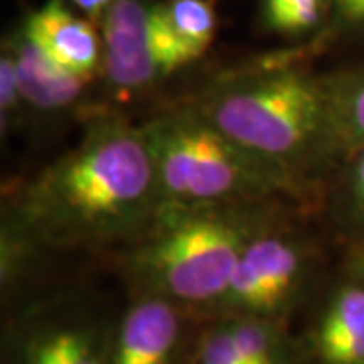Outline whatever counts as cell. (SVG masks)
Wrapping results in <instances>:
<instances>
[{
    "mask_svg": "<svg viewBox=\"0 0 364 364\" xmlns=\"http://www.w3.org/2000/svg\"><path fill=\"white\" fill-rule=\"evenodd\" d=\"M162 207L142 124L119 112H93L69 152L4 198L2 296H13L41 253L126 247L154 225Z\"/></svg>",
    "mask_w": 364,
    "mask_h": 364,
    "instance_id": "6da1fadb",
    "label": "cell"
},
{
    "mask_svg": "<svg viewBox=\"0 0 364 364\" xmlns=\"http://www.w3.org/2000/svg\"><path fill=\"white\" fill-rule=\"evenodd\" d=\"M294 47L208 81L191 104L253 154L308 188L336 174L338 158L324 73Z\"/></svg>",
    "mask_w": 364,
    "mask_h": 364,
    "instance_id": "7a4b0ae2",
    "label": "cell"
},
{
    "mask_svg": "<svg viewBox=\"0 0 364 364\" xmlns=\"http://www.w3.org/2000/svg\"><path fill=\"white\" fill-rule=\"evenodd\" d=\"M286 203L164 205L154 225L122 247L128 296H156L200 320L213 318L245 247L286 217Z\"/></svg>",
    "mask_w": 364,
    "mask_h": 364,
    "instance_id": "3957f363",
    "label": "cell"
},
{
    "mask_svg": "<svg viewBox=\"0 0 364 364\" xmlns=\"http://www.w3.org/2000/svg\"><path fill=\"white\" fill-rule=\"evenodd\" d=\"M164 205H213L314 193L286 170L217 130L191 102L142 122Z\"/></svg>",
    "mask_w": 364,
    "mask_h": 364,
    "instance_id": "277c9868",
    "label": "cell"
},
{
    "mask_svg": "<svg viewBox=\"0 0 364 364\" xmlns=\"http://www.w3.org/2000/svg\"><path fill=\"white\" fill-rule=\"evenodd\" d=\"M119 312L77 289L26 298L2 322V364H109Z\"/></svg>",
    "mask_w": 364,
    "mask_h": 364,
    "instance_id": "5b68a950",
    "label": "cell"
},
{
    "mask_svg": "<svg viewBox=\"0 0 364 364\" xmlns=\"http://www.w3.org/2000/svg\"><path fill=\"white\" fill-rule=\"evenodd\" d=\"M316 269V249L284 217L245 247L213 318L251 316L287 324L310 296Z\"/></svg>",
    "mask_w": 364,
    "mask_h": 364,
    "instance_id": "8992f818",
    "label": "cell"
},
{
    "mask_svg": "<svg viewBox=\"0 0 364 364\" xmlns=\"http://www.w3.org/2000/svg\"><path fill=\"white\" fill-rule=\"evenodd\" d=\"M200 318L156 296H128L109 364H188Z\"/></svg>",
    "mask_w": 364,
    "mask_h": 364,
    "instance_id": "52a82bcc",
    "label": "cell"
},
{
    "mask_svg": "<svg viewBox=\"0 0 364 364\" xmlns=\"http://www.w3.org/2000/svg\"><path fill=\"white\" fill-rule=\"evenodd\" d=\"M158 0H112L97 23L102 33V73L117 100L156 87L166 73L154 57L150 25Z\"/></svg>",
    "mask_w": 364,
    "mask_h": 364,
    "instance_id": "ba28073f",
    "label": "cell"
},
{
    "mask_svg": "<svg viewBox=\"0 0 364 364\" xmlns=\"http://www.w3.org/2000/svg\"><path fill=\"white\" fill-rule=\"evenodd\" d=\"M188 364H301V352L286 322L217 316L203 320Z\"/></svg>",
    "mask_w": 364,
    "mask_h": 364,
    "instance_id": "9c48e42d",
    "label": "cell"
},
{
    "mask_svg": "<svg viewBox=\"0 0 364 364\" xmlns=\"http://www.w3.org/2000/svg\"><path fill=\"white\" fill-rule=\"evenodd\" d=\"M18 25L55 63L90 81L100 77V26L67 0H45L37 9L26 11Z\"/></svg>",
    "mask_w": 364,
    "mask_h": 364,
    "instance_id": "30bf717a",
    "label": "cell"
},
{
    "mask_svg": "<svg viewBox=\"0 0 364 364\" xmlns=\"http://www.w3.org/2000/svg\"><path fill=\"white\" fill-rule=\"evenodd\" d=\"M301 364H364V284L348 275L298 338Z\"/></svg>",
    "mask_w": 364,
    "mask_h": 364,
    "instance_id": "8fae6325",
    "label": "cell"
},
{
    "mask_svg": "<svg viewBox=\"0 0 364 364\" xmlns=\"http://www.w3.org/2000/svg\"><path fill=\"white\" fill-rule=\"evenodd\" d=\"M2 49L13 57L26 112L59 116L75 109L83 102L91 85L90 79L79 77L55 63L21 25L14 26L11 35L2 41Z\"/></svg>",
    "mask_w": 364,
    "mask_h": 364,
    "instance_id": "7c38bea8",
    "label": "cell"
},
{
    "mask_svg": "<svg viewBox=\"0 0 364 364\" xmlns=\"http://www.w3.org/2000/svg\"><path fill=\"white\" fill-rule=\"evenodd\" d=\"M324 77L340 170L364 150V63L324 73Z\"/></svg>",
    "mask_w": 364,
    "mask_h": 364,
    "instance_id": "4fadbf2b",
    "label": "cell"
},
{
    "mask_svg": "<svg viewBox=\"0 0 364 364\" xmlns=\"http://www.w3.org/2000/svg\"><path fill=\"white\" fill-rule=\"evenodd\" d=\"M332 0H259L257 25L284 41H312L324 31Z\"/></svg>",
    "mask_w": 364,
    "mask_h": 364,
    "instance_id": "5bb4252c",
    "label": "cell"
},
{
    "mask_svg": "<svg viewBox=\"0 0 364 364\" xmlns=\"http://www.w3.org/2000/svg\"><path fill=\"white\" fill-rule=\"evenodd\" d=\"M162 11L182 43L200 59L219 26L213 0H162Z\"/></svg>",
    "mask_w": 364,
    "mask_h": 364,
    "instance_id": "9a60e30c",
    "label": "cell"
},
{
    "mask_svg": "<svg viewBox=\"0 0 364 364\" xmlns=\"http://www.w3.org/2000/svg\"><path fill=\"white\" fill-rule=\"evenodd\" d=\"M332 207L344 229L364 237V150L336 172Z\"/></svg>",
    "mask_w": 364,
    "mask_h": 364,
    "instance_id": "2e32d148",
    "label": "cell"
},
{
    "mask_svg": "<svg viewBox=\"0 0 364 364\" xmlns=\"http://www.w3.org/2000/svg\"><path fill=\"white\" fill-rule=\"evenodd\" d=\"M364 39V0H332L324 31L316 39L296 47L301 57L330 49L338 43Z\"/></svg>",
    "mask_w": 364,
    "mask_h": 364,
    "instance_id": "e0dca14e",
    "label": "cell"
},
{
    "mask_svg": "<svg viewBox=\"0 0 364 364\" xmlns=\"http://www.w3.org/2000/svg\"><path fill=\"white\" fill-rule=\"evenodd\" d=\"M28 114L25 100L21 93L18 77L11 53H0V122H2V134L13 132Z\"/></svg>",
    "mask_w": 364,
    "mask_h": 364,
    "instance_id": "ac0fdd59",
    "label": "cell"
},
{
    "mask_svg": "<svg viewBox=\"0 0 364 364\" xmlns=\"http://www.w3.org/2000/svg\"><path fill=\"white\" fill-rule=\"evenodd\" d=\"M71 6H75L79 13H83L87 18H91L95 25L102 21V16L112 4V0H67Z\"/></svg>",
    "mask_w": 364,
    "mask_h": 364,
    "instance_id": "d6986e66",
    "label": "cell"
}]
</instances>
